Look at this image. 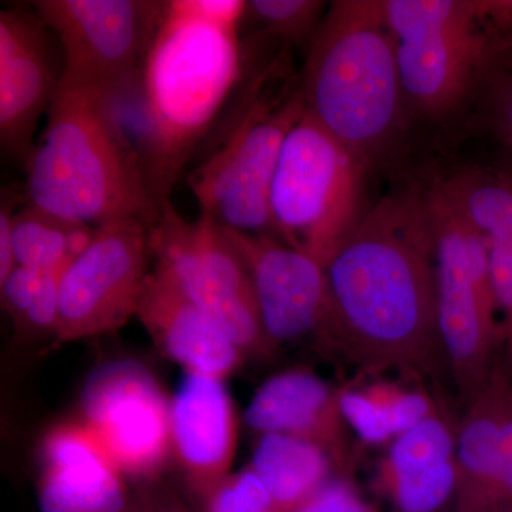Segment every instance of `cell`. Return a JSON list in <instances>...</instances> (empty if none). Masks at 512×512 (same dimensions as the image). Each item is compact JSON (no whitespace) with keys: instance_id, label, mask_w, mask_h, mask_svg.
<instances>
[{"instance_id":"9c48e42d","label":"cell","mask_w":512,"mask_h":512,"mask_svg":"<svg viewBox=\"0 0 512 512\" xmlns=\"http://www.w3.org/2000/svg\"><path fill=\"white\" fill-rule=\"evenodd\" d=\"M150 232L156 265L173 276L187 298L244 356L275 352L262 325L251 275L227 228L205 214L187 221L173 202L165 201Z\"/></svg>"},{"instance_id":"7402d4cb","label":"cell","mask_w":512,"mask_h":512,"mask_svg":"<svg viewBox=\"0 0 512 512\" xmlns=\"http://www.w3.org/2000/svg\"><path fill=\"white\" fill-rule=\"evenodd\" d=\"M96 227L64 220L35 205L13 215L16 265L39 272H64L89 247Z\"/></svg>"},{"instance_id":"7a4b0ae2","label":"cell","mask_w":512,"mask_h":512,"mask_svg":"<svg viewBox=\"0 0 512 512\" xmlns=\"http://www.w3.org/2000/svg\"><path fill=\"white\" fill-rule=\"evenodd\" d=\"M244 0H168L141 67V164L157 204L220 124L245 76Z\"/></svg>"},{"instance_id":"d6a6232c","label":"cell","mask_w":512,"mask_h":512,"mask_svg":"<svg viewBox=\"0 0 512 512\" xmlns=\"http://www.w3.org/2000/svg\"><path fill=\"white\" fill-rule=\"evenodd\" d=\"M500 512H512V505H511V507L505 508V510L500 511Z\"/></svg>"},{"instance_id":"277c9868","label":"cell","mask_w":512,"mask_h":512,"mask_svg":"<svg viewBox=\"0 0 512 512\" xmlns=\"http://www.w3.org/2000/svg\"><path fill=\"white\" fill-rule=\"evenodd\" d=\"M25 163L29 204L64 220L136 218L151 228L160 217L140 157L97 90L60 82Z\"/></svg>"},{"instance_id":"4316f807","label":"cell","mask_w":512,"mask_h":512,"mask_svg":"<svg viewBox=\"0 0 512 512\" xmlns=\"http://www.w3.org/2000/svg\"><path fill=\"white\" fill-rule=\"evenodd\" d=\"M340 406L350 429L366 443H383L394 437L389 412L377 387L366 392L343 387Z\"/></svg>"},{"instance_id":"ffe728a7","label":"cell","mask_w":512,"mask_h":512,"mask_svg":"<svg viewBox=\"0 0 512 512\" xmlns=\"http://www.w3.org/2000/svg\"><path fill=\"white\" fill-rule=\"evenodd\" d=\"M512 375L503 356L484 386L464 404L457 427L454 512H485L501 468L505 394Z\"/></svg>"},{"instance_id":"8992f818","label":"cell","mask_w":512,"mask_h":512,"mask_svg":"<svg viewBox=\"0 0 512 512\" xmlns=\"http://www.w3.org/2000/svg\"><path fill=\"white\" fill-rule=\"evenodd\" d=\"M409 114L454 116L508 62L491 2L380 0Z\"/></svg>"},{"instance_id":"5bb4252c","label":"cell","mask_w":512,"mask_h":512,"mask_svg":"<svg viewBox=\"0 0 512 512\" xmlns=\"http://www.w3.org/2000/svg\"><path fill=\"white\" fill-rule=\"evenodd\" d=\"M227 229L251 275L269 342L276 349L308 336L325 342L329 322L325 266L274 235Z\"/></svg>"},{"instance_id":"83f0119b","label":"cell","mask_w":512,"mask_h":512,"mask_svg":"<svg viewBox=\"0 0 512 512\" xmlns=\"http://www.w3.org/2000/svg\"><path fill=\"white\" fill-rule=\"evenodd\" d=\"M211 512H281L251 467L217 491Z\"/></svg>"},{"instance_id":"ac0fdd59","label":"cell","mask_w":512,"mask_h":512,"mask_svg":"<svg viewBox=\"0 0 512 512\" xmlns=\"http://www.w3.org/2000/svg\"><path fill=\"white\" fill-rule=\"evenodd\" d=\"M234 406L220 377L187 372L171 402V444L188 474L214 483L235 454Z\"/></svg>"},{"instance_id":"484cf974","label":"cell","mask_w":512,"mask_h":512,"mask_svg":"<svg viewBox=\"0 0 512 512\" xmlns=\"http://www.w3.org/2000/svg\"><path fill=\"white\" fill-rule=\"evenodd\" d=\"M380 476L397 512H441L456 498V460Z\"/></svg>"},{"instance_id":"7c38bea8","label":"cell","mask_w":512,"mask_h":512,"mask_svg":"<svg viewBox=\"0 0 512 512\" xmlns=\"http://www.w3.org/2000/svg\"><path fill=\"white\" fill-rule=\"evenodd\" d=\"M87 430L111 464L133 476L153 474L171 446V403L156 376L133 359L109 360L87 376Z\"/></svg>"},{"instance_id":"f1b7e54d","label":"cell","mask_w":512,"mask_h":512,"mask_svg":"<svg viewBox=\"0 0 512 512\" xmlns=\"http://www.w3.org/2000/svg\"><path fill=\"white\" fill-rule=\"evenodd\" d=\"M485 90L488 127L512 158V67L507 64L501 67Z\"/></svg>"},{"instance_id":"cb8c5ba5","label":"cell","mask_w":512,"mask_h":512,"mask_svg":"<svg viewBox=\"0 0 512 512\" xmlns=\"http://www.w3.org/2000/svg\"><path fill=\"white\" fill-rule=\"evenodd\" d=\"M64 272H39L16 265L2 286L6 311L22 328L56 332Z\"/></svg>"},{"instance_id":"d6986e66","label":"cell","mask_w":512,"mask_h":512,"mask_svg":"<svg viewBox=\"0 0 512 512\" xmlns=\"http://www.w3.org/2000/svg\"><path fill=\"white\" fill-rule=\"evenodd\" d=\"M42 512H121L124 494L117 468L86 427H62L43 447Z\"/></svg>"},{"instance_id":"ba28073f","label":"cell","mask_w":512,"mask_h":512,"mask_svg":"<svg viewBox=\"0 0 512 512\" xmlns=\"http://www.w3.org/2000/svg\"><path fill=\"white\" fill-rule=\"evenodd\" d=\"M436 244L437 318L450 379L468 403L503 356L487 251L439 180L427 184Z\"/></svg>"},{"instance_id":"4dcf8cb0","label":"cell","mask_w":512,"mask_h":512,"mask_svg":"<svg viewBox=\"0 0 512 512\" xmlns=\"http://www.w3.org/2000/svg\"><path fill=\"white\" fill-rule=\"evenodd\" d=\"M12 198L3 197L0 207V284L8 278L16 266L13 254V215H15Z\"/></svg>"},{"instance_id":"1f68e13d","label":"cell","mask_w":512,"mask_h":512,"mask_svg":"<svg viewBox=\"0 0 512 512\" xmlns=\"http://www.w3.org/2000/svg\"><path fill=\"white\" fill-rule=\"evenodd\" d=\"M493 6V15L498 28L503 33L505 45H507L508 63L512 59V0H501V2H491ZM512 67V64H508Z\"/></svg>"},{"instance_id":"d4e9b609","label":"cell","mask_w":512,"mask_h":512,"mask_svg":"<svg viewBox=\"0 0 512 512\" xmlns=\"http://www.w3.org/2000/svg\"><path fill=\"white\" fill-rule=\"evenodd\" d=\"M457 427L437 400L433 412L393 441L382 473L436 466L456 460Z\"/></svg>"},{"instance_id":"52a82bcc","label":"cell","mask_w":512,"mask_h":512,"mask_svg":"<svg viewBox=\"0 0 512 512\" xmlns=\"http://www.w3.org/2000/svg\"><path fill=\"white\" fill-rule=\"evenodd\" d=\"M369 171L305 111L285 138L269 190L274 237L325 266L369 208Z\"/></svg>"},{"instance_id":"44dd1931","label":"cell","mask_w":512,"mask_h":512,"mask_svg":"<svg viewBox=\"0 0 512 512\" xmlns=\"http://www.w3.org/2000/svg\"><path fill=\"white\" fill-rule=\"evenodd\" d=\"M252 470L281 512L293 511L328 483L332 463L311 441L268 433L259 440Z\"/></svg>"},{"instance_id":"603a6c76","label":"cell","mask_w":512,"mask_h":512,"mask_svg":"<svg viewBox=\"0 0 512 512\" xmlns=\"http://www.w3.org/2000/svg\"><path fill=\"white\" fill-rule=\"evenodd\" d=\"M329 3L322 0H248L241 32L248 37L276 40L279 45L309 46Z\"/></svg>"},{"instance_id":"30bf717a","label":"cell","mask_w":512,"mask_h":512,"mask_svg":"<svg viewBox=\"0 0 512 512\" xmlns=\"http://www.w3.org/2000/svg\"><path fill=\"white\" fill-rule=\"evenodd\" d=\"M157 0H37L63 53L62 82L113 92L141 72L163 16Z\"/></svg>"},{"instance_id":"9a60e30c","label":"cell","mask_w":512,"mask_h":512,"mask_svg":"<svg viewBox=\"0 0 512 512\" xmlns=\"http://www.w3.org/2000/svg\"><path fill=\"white\" fill-rule=\"evenodd\" d=\"M342 389H333L308 370H289L266 380L244 413L261 433L288 434L318 446L343 480H352L356 450L343 416Z\"/></svg>"},{"instance_id":"f546056e","label":"cell","mask_w":512,"mask_h":512,"mask_svg":"<svg viewBox=\"0 0 512 512\" xmlns=\"http://www.w3.org/2000/svg\"><path fill=\"white\" fill-rule=\"evenodd\" d=\"M293 512H379L365 503L348 480L328 481Z\"/></svg>"},{"instance_id":"3957f363","label":"cell","mask_w":512,"mask_h":512,"mask_svg":"<svg viewBox=\"0 0 512 512\" xmlns=\"http://www.w3.org/2000/svg\"><path fill=\"white\" fill-rule=\"evenodd\" d=\"M305 111L372 170L389 160L410 114L380 0L329 3L299 73Z\"/></svg>"},{"instance_id":"6da1fadb","label":"cell","mask_w":512,"mask_h":512,"mask_svg":"<svg viewBox=\"0 0 512 512\" xmlns=\"http://www.w3.org/2000/svg\"><path fill=\"white\" fill-rule=\"evenodd\" d=\"M325 271L329 322L323 345L360 372L396 370L441 386L450 369L437 318L427 184L397 188L370 205Z\"/></svg>"},{"instance_id":"e0dca14e","label":"cell","mask_w":512,"mask_h":512,"mask_svg":"<svg viewBox=\"0 0 512 512\" xmlns=\"http://www.w3.org/2000/svg\"><path fill=\"white\" fill-rule=\"evenodd\" d=\"M437 180L448 201L483 239L503 359L512 375V170L466 167Z\"/></svg>"},{"instance_id":"2e32d148","label":"cell","mask_w":512,"mask_h":512,"mask_svg":"<svg viewBox=\"0 0 512 512\" xmlns=\"http://www.w3.org/2000/svg\"><path fill=\"white\" fill-rule=\"evenodd\" d=\"M137 318L157 348L187 372L222 379L244 360L227 333L187 298L161 266L147 276Z\"/></svg>"},{"instance_id":"4fadbf2b","label":"cell","mask_w":512,"mask_h":512,"mask_svg":"<svg viewBox=\"0 0 512 512\" xmlns=\"http://www.w3.org/2000/svg\"><path fill=\"white\" fill-rule=\"evenodd\" d=\"M63 76L55 33L28 6L0 10V144L3 153L28 160L40 117Z\"/></svg>"},{"instance_id":"5b68a950","label":"cell","mask_w":512,"mask_h":512,"mask_svg":"<svg viewBox=\"0 0 512 512\" xmlns=\"http://www.w3.org/2000/svg\"><path fill=\"white\" fill-rule=\"evenodd\" d=\"M245 76L210 154L187 174L201 214L245 234H272L269 190L285 138L305 113L299 74L286 50L256 66L245 46Z\"/></svg>"},{"instance_id":"8fae6325","label":"cell","mask_w":512,"mask_h":512,"mask_svg":"<svg viewBox=\"0 0 512 512\" xmlns=\"http://www.w3.org/2000/svg\"><path fill=\"white\" fill-rule=\"evenodd\" d=\"M153 256L146 222L127 218L96 227L92 242L60 281L59 342L114 332L137 316Z\"/></svg>"}]
</instances>
